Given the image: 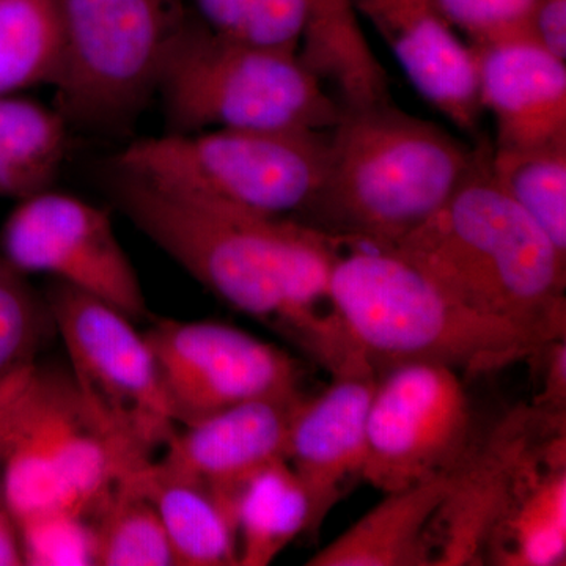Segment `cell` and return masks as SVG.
I'll return each instance as SVG.
<instances>
[{"mask_svg": "<svg viewBox=\"0 0 566 566\" xmlns=\"http://www.w3.org/2000/svg\"><path fill=\"white\" fill-rule=\"evenodd\" d=\"M61 65L55 0H0V96L54 85Z\"/></svg>", "mask_w": 566, "mask_h": 566, "instance_id": "cb8c5ba5", "label": "cell"}, {"mask_svg": "<svg viewBox=\"0 0 566 566\" xmlns=\"http://www.w3.org/2000/svg\"><path fill=\"white\" fill-rule=\"evenodd\" d=\"M25 565L20 528L0 499V566Z\"/></svg>", "mask_w": 566, "mask_h": 566, "instance_id": "d6a6232c", "label": "cell"}, {"mask_svg": "<svg viewBox=\"0 0 566 566\" xmlns=\"http://www.w3.org/2000/svg\"><path fill=\"white\" fill-rule=\"evenodd\" d=\"M46 304L82 405L126 479L177 430L150 345L128 315L63 283Z\"/></svg>", "mask_w": 566, "mask_h": 566, "instance_id": "52a82bcc", "label": "cell"}, {"mask_svg": "<svg viewBox=\"0 0 566 566\" xmlns=\"http://www.w3.org/2000/svg\"><path fill=\"white\" fill-rule=\"evenodd\" d=\"M145 338L177 427L260 398L300 394L293 357L238 327L166 319Z\"/></svg>", "mask_w": 566, "mask_h": 566, "instance_id": "8fae6325", "label": "cell"}, {"mask_svg": "<svg viewBox=\"0 0 566 566\" xmlns=\"http://www.w3.org/2000/svg\"><path fill=\"white\" fill-rule=\"evenodd\" d=\"M50 322L48 304L41 303L24 274L0 255V379L35 363L33 356Z\"/></svg>", "mask_w": 566, "mask_h": 566, "instance_id": "4316f807", "label": "cell"}, {"mask_svg": "<svg viewBox=\"0 0 566 566\" xmlns=\"http://www.w3.org/2000/svg\"><path fill=\"white\" fill-rule=\"evenodd\" d=\"M35 365V363L22 365L0 379V483H2L11 417H13L14 408H17L18 400H20L22 390L28 385Z\"/></svg>", "mask_w": 566, "mask_h": 566, "instance_id": "1f68e13d", "label": "cell"}, {"mask_svg": "<svg viewBox=\"0 0 566 566\" xmlns=\"http://www.w3.org/2000/svg\"><path fill=\"white\" fill-rule=\"evenodd\" d=\"M329 301L349 345L378 374L431 363L485 375L531 359L551 342L476 311L390 249L344 244Z\"/></svg>", "mask_w": 566, "mask_h": 566, "instance_id": "277c9868", "label": "cell"}, {"mask_svg": "<svg viewBox=\"0 0 566 566\" xmlns=\"http://www.w3.org/2000/svg\"><path fill=\"white\" fill-rule=\"evenodd\" d=\"M300 57L324 85H334L342 107L390 99L386 71L365 39L352 0H314Z\"/></svg>", "mask_w": 566, "mask_h": 566, "instance_id": "44dd1931", "label": "cell"}, {"mask_svg": "<svg viewBox=\"0 0 566 566\" xmlns=\"http://www.w3.org/2000/svg\"><path fill=\"white\" fill-rule=\"evenodd\" d=\"M333 378L322 394L303 395L297 401L286 446V461L311 502V536L322 531L334 506L364 480L368 406L378 371L363 365Z\"/></svg>", "mask_w": 566, "mask_h": 566, "instance_id": "5bb4252c", "label": "cell"}, {"mask_svg": "<svg viewBox=\"0 0 566 566\" xmlns=\"http://www.w3.org/2000/svg\"><path fill=\"white\" fill-rule=\"evenodd\" d=\"M565 428L549 424L528 447L488 536L483 565L566 564Z\"/></svg>", "mask_w": 566, "mask_h": 566, "instance_id": "ac0fdd59", "label": "cell"}, {"mask_svg": "<svg viewBox=\"0 0 566 566\" xmlns=\"http://www.w3.org/2000/svg\"><path fill=\"white\" fill-rule=\"evenodd\" d=\"M114 192L142 233L234 311L292 338L333 375L359 363L329 301L337 238L117 169Z\"/></svg>", "mask_w": 566, "mask_h": 566, "instance_id": "6da1fadb", "label": "cell"}, {"mask_svg": "<svg viewBox=\"0 0 566 566\" xmlns=\"http://www.w3.org/2000/svg\"><path fill=\"white\" fill-rule=\"evenodd\" d=\"M69 122L59 109L20 95L0 96V199L46 191L61 170Z\"/></svg>", "mask_w": 566, "mask_h": 566, "instance_id": "7402d4cb", "label": "cell"}, {"mask_svg": "<svg viewBox=\"0 0 566 566\" xmlns=\"http://www.w3.org/2000/svg\"><path fill=\"white\" fill-rule=\"evenodd\" d=\"M460 371L408 363L378 374L367 415L364 480L382 493L450 474L475 438Z\"/></svg>", "mask_w": 566, "mask_h": 566, "instance_id": "30bf717a", "label": "cell"}, {"mask_svg": "<svg viewBox=\"0 0 566 566\" xmlns=\"http://www.w3.org/2000/svg\"><path fill=\"white\" fill-rule=\"evenodd\" d=\"M62 65L54 87L66 122L117 128L158 88L186 18L182 0H55Z\"/></svg>", "mask_w": 566, "mask_h": 566, "instance_id": "ba28073f", "label": "cell"}, {"mask_svg": "<svg viewBox=\"0 0 566 566\" xmlns=\"http://www.w3.org/2000/svg\"><path fill=\"white\" fill-rule=\"evenodd\" d=\"M532 31L547 51L566 61V0H536Z\"/></svg>", "mask_w": 566, "mask_h": 566, "instance_id": "4dcf8cb0", "label": "cell"}, {"mask_svg": "<svg viewBox=\"0 0 566 566\" xmlns=\"http://www.w3.org/2000/svg\"><path fill=\"white\" fill-rule=\"evenodd\" d=\"M120 480L71 376L35 365L11 417L0 483L14 521L51 513L92 520Z\"/></svg>", "mask_w": 566, "mask_h": 566, "instance_id": "9c48e42d", "label": "cell"}, {"mask_svg": "<svg viewBox=\"0 0 566 566\" xmlns=\"http://www.w3.org/2000/svg\"><path fill=\"white\" fill-rule=\"evenodd\" d=\"M240 566H268L300 535H308L311 502L286 460L274 461L238 495Z\"/></svg>", "mask_w": 566, "mask_h": 566, "instance_id": "603a6c76", "label": "cell"}, {"mask_svg": "<svg viewBox=\"0 0 566 566\" xmlns=\"http://www.w3.org/2000/svg\"><path fill=\"white\" fill-rule=\"evenodd\" d=\"M156 92L169 132L311 129L329 132L338 99L301 61L300 51L260 46L186 20Z\"/></svg>", "mask_w": 566, "mask_h": 566, "instance_id": "5b68a950", "label": "cell"}, {"mask_svg": "<svg viewBox=\"0 0 566 566\" xmlns=\"http://www.w3.org/2000/svg\"><path fill=\"white\" fill-rule=\"evenodd\" d=\"M92 517L96 566H175L161 517L134 488L118 483Z\"/></svg>", "mask_w": 566, "mask_h": 566, "instance_id": "484cf974", "label": "cell"}, {"mask_svg": "<svg viewBox=\"0 0 566 566\" xmlns=\"http://www.w3.org/2000/svg\"><path fill=\"white\" fill-rule=\"evenodd\" d=\"M469 43L532 31L536 0H434Z\"/></svg>", "mask_w": 566, "mask_h": 566, "instance_id": "f1b7e54d", "label": "cell"}, {"mask_svg": "<svg viewBox=\"0 0 566 566\" xmlns=\"http://www.w3.org/2000/svg\"><path fill=\"white\" fill-rule=\"evenodd\" d=\"M329 158V132L208 129L129 144L115 169L208 202L296 218L314 199Z\"/></svg>", "mask_w": 566, "mask_h": 566, "instance_id": "8992f818", "label": "cell"}, {"mask_svg": "<svg viewBox=\"0 0 566 566\" xmlns=\"http://www.w3.org/2000/svg\"><path fill=\"white\" fill-rule=\"evenodd\" d=\"M0 255L21 274H50L132 319L147 312L109 212L80 197L50 188L20 200L0 230Z\"/></svg>", "mask_w": 566, "mask_h": 566, "instance_id": "7c38bea8", "label": "cell"}, {"mask_svg": "<svg viewBox=\"0 0 566 566\" xmlns=\"http://www.w3.org/2000/svg\"><path fill=\"white\" fill-rule=\"evenodd\" d=\"M532 357L539 363V389L532 406L545 415L566 416V337L547 342Z\"/></svg>", "mask_w": 566, "mask_h": 566, "instance_id": "f546056e", "label": "cell"}, {"mask_svg": "<svg viewBox=\"0 0 566 566\" xmlns=\"http://www.w3.org/2000/svg\"><path fill=\"white\" fill-rule=\"evenodd\" d=\"M491 170L502 189L566 255V136L534 147L493 145Z\"/></svg>", "mask_w": 566, "mask_h": 566, "instance_id": "d4e9b609", "label": "cell"}, {"mask_svg": "<svg viewBox=\"0 0 566 566\" xmlns=\"http://www.w3.org/2000/svg\"><path fill=\"white\" fill-rule=\"evenodd\" d=\"M468 145L392 99L344 107L326 174L297 221L342 244L392 249L450 199L474 166Z\"/></svg>", "mask_w": 566, "mask_h": 566, "instance_id": "3957f363", "label": "cell"}, {"mask_svg": "<svg viewBox=\"0 0 566 566\" xmlns=\"http://www.w3.org/2000/svg\"><path fill=\"white\" fill-rule=\"evenodd\" d=\"M303 395L260 398L175 430L158 463L237 509L256 472L286 460L290 423Z\"/></svg>", "mask_w": 566, "mask_h": 566, "instance_id": "2e32d148", "label": "cell"}, {"mask_svg": "<svg viewBox=\"0 0 566 566\" xmlns=\"http://www.w3.org/2000/svg\"><path fill=\"white\" fill-rule=\"evenodd\" d=\"M17 524L25 565H95V534L91 517L51 513Z\"/></svg>", "mask_w": 566, "mask_h": 566, "instance_id": "83f0119b", "label": "cell"}, {"mask_svg": "<svg viewBox=\"0 0 566 566\" xmlns=\"http://www.w3.org/2000/svg\"><path fill=\"white\" fill-rule=\"evenodd\" d=\"M469 44L480 102L495 122L494 147H534L566 136V63L534 31Z\"/></svg>", "mask_w": 566, "mask_h": 566, "instance_id": "e0dca14e", "label": "cell"}, {"mask_svg": "<svg viewBox=\"0 0 566 566\" xmlns=\"http://www.w3.org/2000/svg\"><path fill=\"white\" fill-rule=\"evenodd\" d=\"M491 153L479 140L455 192L390 251L483 314L566 337V255L495 181Z\"/></svg>", "mask_w": 566, "mask_h": 566, "instance_id": "7a4b0ae2", "label": "cell"}, {"mask_svg": "<svg viewBox=\"0 0 566 566\" xmlns=\"http://www.w3.org/2000/svg\"><path fill=\"white\" fill-rule=\"evenodd\" d=\"M374 25L424 102L476 136L483 111L471 44L461 41L434 0H352Z\"/></svg>", "mask_w": 566, "mask_h": 566, "instance_id": "9a60e30c", "label": "cell"}, {"mask_svg": "<svg viewBox=\"0 0 566 566\" xmlns=\"http://www.w3.org/2000/svg\"><path fill=\"white\" fill-rule=\"evenodd\" d=\"M120 483L139 491L155 506L172 546L175 566H240L232 504L158 460Z\"/></svg>", "mask_w": 566, "mask_h": 566, "instance_id": "ffe728a7", "label": "cell"}, {"mask_svg": "<svg viewBox=\"0 0 566 566\" xmlns=\"http://www.w3.org/2000/svg\"><path fill=\"white\" fill-rule=\"evenodd\" d=\"M532 405L510 409L474 441L455 471L452 490L428 528L431 566L483 565L488 536L504 509L521 461L549 424L565 422Z\"/></svg>", "mask_w": 566, "mask_h": 566, "instance_id": "4fadbf2b", "label": "cell"}, {"mask_svg": "<svg viewBox=\"0 0 566 566\" xmlns=\"http://www.w3.org/2000/svg\"><path fill=\"white\" fill-rule=\"evenodd\" d=\"M452 472L385 493L307 566H431L428 528L452 490Z\"/></svg>", "mask_w": 566, "mask_h": 566, "instance_id": "d6986e66", "label": "cell"}]
</instances>
